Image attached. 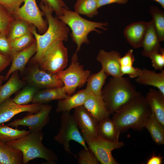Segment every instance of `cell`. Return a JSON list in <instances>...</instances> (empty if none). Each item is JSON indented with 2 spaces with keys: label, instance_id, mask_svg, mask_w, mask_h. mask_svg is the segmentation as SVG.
<instances>
[{
  "label": "cell",
  "instance_id": "7",
  "mask_svg": "<svg viewBox=\"0 0 164 164\" xmlns=\"http://www.w3.org/2000/svg\"><path fill=\"white\" fill-rule=\"evenodd\" d=\"M68 62L67 49L64 45L63 41L59 40L46 50L41 60L37 64L41 69L56 74L65 69Z\"/></svg>",
  "mask_w": 164,
  "mask_h": 164
},
{
  "label": "cell",
  "instance_id": "36",
  "mask_svg": "<svg viewBox=\"0 0 164 164\" xmlns=\"http://www.w3.org/2000/svg\"><path fill=\"white\" fill-rule=\"evenodd\" d=\"M78 163L79 164H99L100 162L93 152L90 149L84 148L78 153Z\"/></svg>",
  "mask_w": 164,
  "mask_h": 164
},
{
  "label": "cell",
  "instance_id": "44",
  "mask_svg": "<svg viewBox=\"0 0 164 164\" xmlns=\"http://www.w3.org/2000/svg\"><path fill=\"white\" fill-rule=\"evenodd\" d=\"M11 58L0 53V72H1L10 64L12 62Z\"/></svg>",
  "mask_w": 164,
  "mask_h": 164
},
{
  "label": "cell",
  "instance_id": "24",
  "mask_svg": "<svg viewBox=\"0 0 164 164\" xmlns=\"http://www.w3.org/2000/svg\"><path fill=\"white\" fill-rule=\"evenodd\" d=\"M69 96L66 93L63 86L44 89L37 91L32 102L43 104L54 100L65 99Z\"/></svg>",
  "mask_w": 164,
  "mask_h": 164
},
{
  "label": "cell",
  "instance_id": "35",
  "mask_svg": "<svg viewBox=\"0 0 164 164\" xmlns=\"http://www.w3.org/2000/svg\"><path fill=\"white\" fill-rule=\"evenodd\" d=\"M15 19L13 15L0 4V31L7 36L11 23Z\"/></svg>",
  "mask_w": 164,
  "mask_h": 164
},
{
  "label": "cell",
  "instance_id": "2",
  "mask_svg": "<svg viewBox=\"0 0 164 164\" xmlns=\"http://www.w3.org/2000/svg\"><path fill=\"white\" fill-rule=\"evenodd\" d=\"M151 114L145 97L141 95L114 113L112 119L120 133L130 129L140 131Z\"/></svg>",
  "mask_w": 164,
  "mask_h": 164
},
{
  "label": "cell",
  "instance_id": "48",
  "mask_svg": "<svg viewBox=\"0 0 164 164\" xmlns=\"http://www.w3.org/2000/svg\"></svg>",
  "mask_w": 164,
  "mask_h": 164
},
{
  "label": "cell",
  "instance_id": "3",
  "mask_svg": "<svg viewBox=\"0 0 164 164\" xmlns=\"http://www.w3.org/2000/svg\"><path fill=\"white\" fill-rule=\"evenodd\" d=\"M141 95L129 78L123 76L112 77L102 90V97L110 114H113Z\"/></svg>",
  "mask_w": 164,
  "mask_h": 164
},
{
  "label": "cell",
  "instance_id": "20",
  "mask_svg": "<svg viewBox=\"0 0 164 164\" xmlns=\"http://www.w3.org/2000/svg\"><path fill=\"white\" fill-rule=\"evenodd\" d=\"M89 94L85 88L78 91L67 98L58 100L56 111L57 113H70L72 109L83 105Z\"/></svg>",
  "mask_w": 164,
  "mask_h": 164
},
{
  "label": "cell",
  "instance_id": "32",
  "mask_svg": "<svg viewBox=\"0 0 164 164\" xmlns=\"http://www.w3.org/2000/svg\"><path fill=\"white\" fill-rule=\"evenodd\" d=\"M149 12L152 15L154 26L160 42L164 40V12L155 6L150 7Z\"/></svg>",
  "mask_w": 164,
  "mask_h": 164
},
{
  "label": "cell",
  "instance_id": "34",
  "mask_svg": "<svg viewBox=\"0 0 164 164\" xmlns=\"http://www.w3.org/2000/svg\"><path fill=\"white\" fill-rule=\"evenodd\" d=\"M35 41V38L31 32L10 41V43L12 50L19 52L27 48Z\"/></svg>",
  "mask_w": 164,
  "mask_h": 164
},
{
  "label": "cell",
  "instance_id": "17",
  "mask_svg": "<svg viewBox=\"0 0 164 164\" xmlns=\"http://www.w3.org/2000/svg\"><path fill=\"white\" fill-rule=\"evenodd\" d=\"M148 24L149 22L139 21L131 23L125 28V37L132 47L135 49L142 47Z\"/></svg>",
  "mask_w": 164,
  "mask_h": 164
},
{
  "label": "cell",
  "instance_id": "37",
  "mask_svg": "<svg viewBox=\"0 0 164 164\" xmlns=\"http://www.w3.org/2000/svg\"><path fill=\"white\" fill-rule=\"evenodd\" d=\"M43 3L54 12L56 16H58L62 14L64 8L69 9L63 0H41Z\"/></svg>",
  "mask_w": 164,
  "mask_h": 164
},
{
  "label": "cell",
  "instance_id": "1",
  "mask_svg": "<svg viewBox=\"0 0 164 164\" xmlns=\"http://www.w3.org/2000/svg\"><path fill=\"white\" fill-rule=\"evenodd\" d=\"M39 7L43 12L48 23L46 31L43 35L38 33L36 28L32 25L31 32L34 36L37 44L36 52L31 59L34 64H38L42 58L46 50L55 42L68 40L70 29L57 16L53 15V11L41 1Z\"/></svg>",
  "mask_w": 164,
  "mask_h": 164
},
{
  "label": "cell",
  "instance_id": "41",
  "mask_svg": "<svg viewBox=\"0 0 164 164\" xmlns=\"http://www.w3.org/2000/svg\"><path fill=\"white\" fill-rule=\"evenodd\" d=\"M133 52L132 49L129 50L124 56L120 57L119 60L120 66H132L135 60Z\"/></svg>",
  "mask_w": 164,
  "mask_h": 164
},
{
  "label": "cell",
  "instance_id": "16",
  "mask_svg": "<svg viewBox=\"0 0 164 164\" xmlns=\"http://www.w3.org/2000/svg\"><path fill=\"white\" fill-rule=\"evenodd\" d=\"M37 44L36 41L31 46L21 51L12 50L11 66L4 77V80L7 79L14 72L19 70L22 72L30 59L36 52Z\"/></svg>",
  "mask_w": 164,
  "mask_h": 164
},
{
  "label": "cell",
  "instance_id": "43",
  "mask_svg": "<svg viewBox=\"0 0 164 164\" xmlns=\"http://www.w3.org/2000/svg\"><path fill=\"white\" fill-rule=\"evenodd\" d=\"M98 8L103 6L112 3L119 4H126L129 0H97Z\"/></svg>",
  "mask_w": 164,
  "mask_h": 164
},
{
  "label": "cell",
  "instance_id": "14",
  "mask_svg": "<svg viewBox=\"0 0 164 164\" xmlns=\"http://www.w3.org/2000/svg\"><path fill=\"white\" fill-rule=\"evenodd\" d=\"M43 104L32 103L26 105L18 104L9 98L0 104V124L9 121L15 115L24 112L35 113L39 111Z\"/></svg>",
  "mask_w": 164,
  "mask_h": 164
},
{
  "label": "cell",
  "instance_id": "40",
  "mask_svg": "<svg viewBox=\"0 0 164 164\" xmlns=\"http://www.w3.org/2000/svg\"><path fill=\"white\" fill-rule=\"evenodd\" d=\"M25 0H0V4L4 6L11 14L20 7Z\"/></svg>",
  "mask_w": 164,
  "mask_h": 164
},
{
  "label": "cell",
  "instance_id": "21",
  "mask_svg": "<svg viewBox=\"0 0 164 164\" xmlns=\"http://www.w3.org/2000/svg\"><path fill=\"white\" fill-rule=\"evenodd\" d=\"M138 84L157 87L164 94V70L159 73L144 68L141 69L139 76L135 79Z\"/></svg>",
  "mask_w": 164,
  "mask_h": 164
},
{
  "label": "cell",
  "instance_id": "4",
  "mask_svg": "<svg viewBox=\"0 0 164 164\" xmlns=\"http://www.w3.org/2000/svg\"><path fill=\"white\" fill-rule=\"evenodd\" d=\"M43 134L41 131H31L29 134L6 144L12 148L20 151L23 156V164L37 158L43 159L48 162L55 164L58 156L42 143Z\"/></svg>",
  "mask_w": 164,
  "mask_h": 164
},
{
  "label": "cell",
  "instance_id": "15",
  "mask_svg": "<svg viewBox=\"0 0 164 164\" xmlns=\"http://www.w3.org/2000/svg\"><path fill=\"white\" fill-rule=\"evenodd\" d=\"M121 57L119 52L115 50L107 52L100 50L96 57L97 61L101 65L106 74L112 77L123 76L120 70L119 60Z\"/></svg>",
  "mask_w": 164,
  "mask_h": 164
},
{
  "label": "cell",
  "instance_id": "27",
  "mask_svg": "<svg viewBox=\"0 0 164 164\" xmlns=\"http://www.w3.org/2000/svg\"><path fill=\"white\" fill-rule=\"evenodd\" d=\"M107 76L102 69L96 73L91 74L87 80L86 89L94 95L102 98V90Z\"/></svg>",
  "mask_w": 164,
  "mask_h": 164
},
{
  "label": "cell",
  "instance_id": "46",
  "mask_svg": "<svg viewBox=\"0 0 164 164\" xmlns=\"http://www.w3.org/2000/svg\"><path fill=\"white\" fill-rule=\"evenodd\" d=\"M158 3L161 5L162 7L164 8V0H152Z\"/></svg>",
  "mask_w": 164,
  "mask_h": 164
},
{
  "label": "cell",
  "instance_id": "25",
  "mask_svg": "<svg viewBox=\"0 0 164 164\" xmlns=\"http://www.w3.org/2000/svg\"><path fill=\"white\" fill-rule=\"evenodd\" d=\"M7 82L0 85V104L23 87L26 82L20 79L18 71L14 72Z\"/></svg>",
  "mask_w": 164,
  "mask_h": 164
},
{
  "label": "cell",
  "instance_id": "5",
  "mask_svg": "<svg viewBox=\"0 0 164 164\" xmlns=\"http://www.w3.org/2000/svg\"><path fill=\"white\" fill-rule=\"evenodd\" d=\"M58 18L68 26L72 32L70 36L72 41L76 44L75 53H77L80 49L82 44L90 43L88 38V34L91 32L95 31L100 33L102 32L97 28H100L106 31L108 26V22H98L85 19L75 11L64 8L62 15Z\"/></svg>",
  "mask_w": 164,
  "mask_h": 164
},
{
  "label": "cell",
  "instance_id": "23",
  "mask_svg": "<svg viewBox=\"0 0 164 164\" xmlns=\"http://www.w3.org/2000/svg\"><path fill=\"white\" fill-rule=\"evenodd\" d=\"M121 133L112 119L109 117L99 122L97 130V136L112 142L119 141Z\"/></svg>",
  "mask_w": 164,
  "mask_h": 164
},
{
  "label": "cell",
  "instance_id": "11",
  "mask_svg": "<svg viewBox=\"0 0 164 164\" xmlns=\"http://www.w3.org/2000/svg\"><path fill=\"white\" fill-rule=\"evenodd\" d=\"M25 81L29 84L36 87L39 90L62 87L64 85L56 74H52L41 69L37 64L28 69Z\"/></svg>",
  "mask_w": 164,
  "mask_h": 164
},
{
  "label": "cell",
  "instance_id": "31",
  "mask_svg": "<svg viewBox=\"0 0 164 164\" xmlns=\"http://www.w3.org/2000/svg\"><path fill=\"white\" fill-rule=\"evenodd\" d=\"M30 132V130H20L0 124V141L5 143L20 138Z\"/></svg>",
  "mask_w": 164,
  "mask_h": 164
},
{
  "label": "cell",
  "instance_id": "9",
  "mask_svg": "<svg viewBox=\"0 0 164 164\" xmlns=\"http://www.w3.org/2000/svg\"><path fill=\"white\" fill-rule=\"evenodd\" d=\"M88 147L93 153L100 163L119 164L112 154V151L118 149L125 145L119 141L112 142L102 139L97 136L84 138Z\"/></svg>",
  "mask_w": 164,
  "mask_h": 164
},
{
  "label": "cell",
  "instance_id": "33",
  "mask_svg": "<svg viewBox=\"0 0 164 164\" xmlns=\"http://www.w3.org/2000/svg\"><path fill=\"white\" fill-rule=\"evenodd\" d=\"M39 90L35 86L29 84L12 99V100L19 105H28L32 102L35 95Z\"/></svg>",
  "mask_w": 164,
  "mask_h": 164
},
{
  "label": "cell",
  "instance_id": "28",
  "mask_svg": "<svg viewBox=\"0 0 164 164\" xmlns=\"http://www.w3.org/2000/svg\"><path fill=\"white\" fill-rule=\"evenodd\" d=\"M144 128L147 129L152 140L157 145L164 144V125L158 121L152 112Z\"/></svg>",
  "mask_w": 164,
  "mask_h": 164
},
{
  "label": "cell",
  "instance_id": "13",
  "mask_svg": "<svg viewBox=\"0 0 164 164\" xmlns=\"http://www.w3.org/2000/svg\"><path fill=\"white\" fill-rule=\"evenodd\" d=\"M73 115L84 138L97 136L99 122L83 105L75 108Z\"/></svg>",
  "mask_w": 164,
  "mask_h": 164
},
{
  "label": "cell",
  "instance_id": "29",
  "mask_svg": "<svg viewBox=\"0 0 164 164\" xmlns=\"http://www.w3.org/2000/svg\"><path fill=\"white\" fill-rule=\"evenodd\" d=\"M32 25L22 19L15 18L11 23L7 35L9 41L31 32Z\"/></svg>",
  "mask_w": 164,
  "mask_h": 164
},
{
  "label": "cell",
  "instance_id": "12",
  "mask_svg": "<svg viewBox=\"0 0 164 164\" xmlns=\"http://www.w3.org/2000/svg\"><path fill=\"white\" fill-rule=\"evenodd\" d=\"M52 106L43 104L41 109L35 113H29L23 118L14 120L7 125L9 126L16 127L22 125L29 128L31 131H41L49 121V114Z\"/></svg>",
  "mask_w": 164,
  "mask_h": 164
},
{
  "label": "cell",
  "instance_id": "45",
  "mask_svg": "<svg viewBox=\"0 0 164 164\" xmlns=\"http://www.w3.org/2000/svg\"><path fill=\"white\" fill-rule=\"evenodd\" d=\"M162 158L160 155H152L147 161V164H161Z\"/></svg>",
  "mask_w": 164,
  "mask_h": 164
},
{
  "label": "cell",
  "instance_id": "26",
  "mask_svg": "<svg viewBox=\"0 0 164 164\" xmlns=\"http://www.w3.org/2000/svg\"><path fill=\"white\" fill-rule=\"evenodd\" d=\"M23 156L21 152L14 149L0 141V164H22Z\"/></svg>",
  "mask_w": 164,
  "mask_h": 164
},
{
  "label": "cell",
  "instance_id": "19",
  "mask_svg": "<svg viewBox=\"0 0 164 164\" xmlns=\"http://www.w3.org/2000/svg\"><path fill=\"white\" fill-rule=\"evenodd\" d=\"M145 97L152 112L164 125V94L159 90L151 88L149 89Z\"/></svg>",
  "mask_w": 164,
  "mask_h": 164
},
{
  "label": "cell",
  "instance_id": "39",
  "mask_svg": "<svg viewBox=\"0 0 164 164\" xmlns=\"http://www.w3.org/2000/svg\"><path fill=\"white\" fill-rule=\"evenodd\" d=\"M0 53L12 59V50L7 36L0 31Z\"/></svg>",
  "mask_w": 164,
  "mask_h": 164
},
{
  "label": "cell",
  "instance_id": "47",
  "mask_svg": "<svg viewBox=\"0 0 164 164\" xmlns=\"http://www.w3.org/2000/svg\"><path fill=\"white\" fill-rule=\"evenodd\" d=\"M4 77L2 75H0V85H1L2 81L4 80Z\"/></svg>",
  "mask_w": 164,
  "mask_h": 164
},
{
  "label": "cell",
  "instance_id": "38",
  "mask_svg": "<svg viewBox=\"0 0 164 164\" xmlns=\"http://www.w3.org/2000/svg\"><path fill=\"white\" fill-rule=\"evenodd\" d=\"M153 67L155 69L162 71L164 67V49H162L160 52L154 53L149 56Z\"/></svg>",
  "mask_w": 164,
  "mask_h": 164
},
{
  "label": "cell",
  "instance_id": "22",
  "mask_svg": "<svg viewBox=\"0 0 164 164\" xmlns=\"http://www.w3.org/2000/svg\"><path fill=\"white\" fill-rule=\"evenodd\" d=\"M83 106L98 122L109 117L110 115L106 109L103 98L96 96L91 93H90Z\"/></svg>",
  "mask_w": 164,
  "mask_h": 164
},
{
  "label": "cell",
  "instance_id": "8",
  "mask_svg": "<svg viewBox=\"0 0 164 164\" xmlns=\"http://www.w3.org/2000/svg\"><path fill=\"white\" fill-rule=\"evenodd\" d=\"M79 129L73 115L69 112L62 113L60 128L53 139L63 146L65 152L70 154H73L69 144L72 140L78 142L84 149L88 150L89 149Z\"/></svg>",
  "mask_w": 164,
  "mask_h": 164
},
{
  "label": "cell",
  "instance_id": "42",
  "mask_svg": "<svg viewBox=\"0 0 164 164\" xmlns=\"http://www.w3.org/2000/svg\"><path fill=\"white\" fill-rule=\"evenodd\" d=\"M121 73L123 76L126 74L130 78L137 77L140 74L141 69L132 66H120Z\"/></svg>",
  "mask_w": 164,
  "mask_h": 164
},
{
  "label": "cell",
  "instance_id": "18",
  "mask_svg": "<svg viewBox=\"0 0 164 164\" xmlns=\"http://www.w3.org/2000/svg\"><path fill=\"white\" fill-rule=\"evenodd\" d=\"M152 20L149 22L142 42V55L149 57L152 53L160 52L162 48Z\"/></svg>",
  "mask_w": 164,
  "mask_h": 164
},
{
  "label": "cell",
  "instance_id": "6",
  "mask_svg": "<svg viewBox=\"0 0 164 164\" xmlns=\"http://www.w3.org/2000/svg\"><path fill=\"white\" fill-rule=\"evenodd\" d=\"M91 73L90 70L84 69L78 61L77 53H75L68 67L56 74L63 82L66 93L70 96L74 93L77 88H81L85 85Z\"/></svg>",
  "mask_w": 164,
  "mask_h": 164
},
{
  "label": "cell",
  "instance_id": "10",
  "mask_svg": "<svg viewBox=\"0 0 164 164\" xmlns=\"http://www.w3.org/2000/svg\"><path fill=\"white\" fill-rule=\"evenodd\" d=\"M23 5L12 14L15 18L23 20L37 28L40 34L44 33L47 30L48 23L43 16V12L37 5L36 0H25Z\"/></svg>",
  "mask_w": 164,
  "mask_h": 164
},
{
  "label": "cell",
  "instance_id": "30",
  "mask_svg": "<svg viewBox=\"0 0 164 164\" xmlns=\"http://www.w3.org/2000/svg\"><path fill=\"white\" fill-rule=\"evenodd\" d=\"M75 12L79 14L92 18L98 15L97 0H77L74 6Z\"/></svg>",
  "mask_w": 164,
  "mask_h": 164
}]
</instances>
